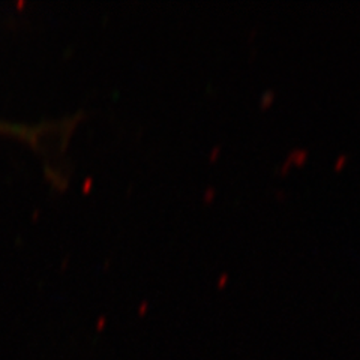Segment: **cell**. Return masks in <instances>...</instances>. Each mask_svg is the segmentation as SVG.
<instances>
[{
  "mask_svg": "<svg viewBox=\"0 0 360 360\" xmlns=\"http://www.w3.org/2000/svg\"><path fill=\"white\" fill-rule=\"evenodd\" d=\"M307 156H308L307 150L297 149V150H295V152H291V153H290V156H288V160H287V161H292V160H296L297 162H303V161L307 160Z\"/></svg>",
  "mask_w": 360,
  "mask_h": 360,
  "instance_id": "6da1fadb",
  "label": "cell"
},
{
  "mask_svg": "<svg viewBox=\"0 0 360 360\" xmlns=\"http://www.w3.org/2000/svg\"><path fill=\"white\" fill-rule=\"evenodd\" d=\"M274 96H275V94L270 92V90H267V92H264L263 96H262V105H267V104L270 103V101L274 99Z\"/></svg>",
  "mask_w": 360,
  "mask_h": 360,
  "instance_id": "7a4b0ae2",
  "label": "cell"
},
{
  "mask_svg": "<svg viewBox=\"0 0 360 360\" xmlns=\"http://www.w3.org/2000/svg\"><path fill=\"white\" fill-rule=\"evenodd\" d=\"M345 160H347V155H341V156L336 160L335 167H336V168H341V165L345 162Z\"/></svg>",
  "mask_w": 360,
  "mask_h": 360,
  "instance_id": "3957f363",
  "label": "cell"
}]
</instances>
